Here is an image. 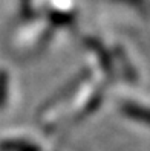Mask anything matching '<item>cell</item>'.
I'll return each instance as SVG.
<instances>
[{"mask_svg":"<svg viewBox=\"0 0 150 151\" xmlns=\"http://www.w3.org/2000/svg\"><path fill=\"white\" fill-rule=\"evenodd\" d=\"M8 87H9V76L5 70H0V109L5 105L8 98Z\"/></svg>","mask_w":150,"mask_h":151,"instance_id":"obj_3","label":"cell"},{"mask_svg":"<svg viewBox=\"0 0 150 151\" xmlns=\"http://www.w3.org/2000/svg\"><path fill=\"white\" fill-rule=\"evenodd\" d=\"M121 110L124 111V114H127L129 118H133L139 122L150 124V110L146 109V107H139V105H136L133 102H126L121 107Z\"/></svg>","mask_w":150,"mask_h":151,"instance_id":"obj_1","label":"cell"},{"mask_svg":"<svg viewBox=\"0 0 150 151\" xmlns=\"http://www.w3.org/2000/svg\"><path fill=\"white\" fill-rule=\"evenodd\" d=\"M0 150L2 151H40L35 145H31L28 142L23 140H5L0 144Z\"/></svg>","mask_w":150,"mask_h":151,"instance_id":"obj_2","label":"cell"}]
</instances>
